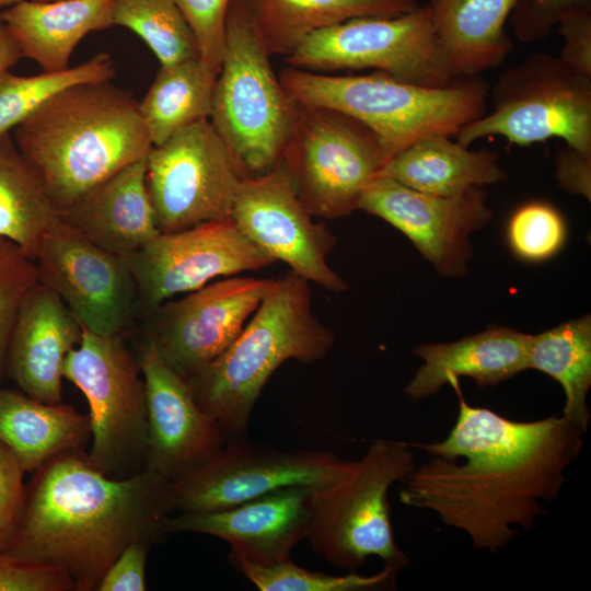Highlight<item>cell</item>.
<instances>
[{
  "instance_id": "obj_41",
  "label": "cell",
  "mask_w": 591,
  "mask_h": 591,
  "mask_svg": "<svg viewBox=\"0 0 591 591\" xmlns=\"http://www.w3.org/2000/svg\"><path fill=\"white\" fill-rule=\"evenodd\" d=\"M150 540L130 543L103 575L96 591H146V565Z\"/></svg>"
},
{
  "instance_id": "obj_11",
  "label": "cell",
  "mask_w": 591,
  "mask_h": 591,
  "mask_svg": "<svg viewBox=\"0 0 591 591\" xmlns=\"http://www.w3.org/2000/svg\"><path fill=\"white\" fill-rule=\"evenodd\" d=\"M285 58L298 69H374L424 86H445L455 79L427 3L393 18H356L316 31Z\"/></svg>"
},
{
  "instance_id": "obj_7",
  "label": "cell",
  "mask_w": 591,
  "mask_h": 591,
  "mask_svg": "<svg viewBox=\"0 0 591 591\" xmlns=\"http://www.w3.org/2000/svg\"><path fill=\"white\" fill-rule=\"evenodd\" d=\"M415 468L410 444L372 442L336 480L313 490L306 537L312 551L339 569L354 571L375 556L401 571L409 559L396 544L387 494Z\"/></svg>"
},
{
  "instance_id": "obj_45",
  "label": "cell",
  "mask_w": 591,
  "mask_h": 591,
  "mask_svg": "<svg viewBox=\"0 0 591 591\" xmlns=\"http://www.w3.org/2000/svg\"><path fill=\"white\" fill-rule=\"evenodd\" d=\"M19 1L21 0H0V9L11 7Z\"/></svg>"
},
{
  "instance_id": "obj_21",
  "label": "cell",
  "mask_w": 591,
  "mask_h": 591,
  "mask_svg": "<svg viewBox=\"0 0 591 591\" xmlns=\"http://www.w3.org/2000/svg\"><path fill=\"white\" fill-rule=\"evenodd\" d=\"M81 335V324L62 300L36 281L20 305L7 352V369L23 393L42 403H62L66 358Z\"/></svg>"
},
{
  "instance_id": "obj_1",
  "label": "cell",
  "mask_w": 591,
  "mask_h": 591,
  "mask_svg": "<svg viewBox=\"0 0 591 591\" xmlns=\"http://www.w3.org/2000/svg\"><path fill=\"white\" fill-rule=\"evenodd\" d=\"M460 408L445 439L417 447L430 459L404 482L399 501L429 510L464 532L479 551L498 552L557 499L566 470L583 448V432L566 417L515 421L470 406L454 384Z\"/></svg>"
},
{
  "instance_id": "obj_20",
  "label": "cell",
  "mask_w": 591,
  "mask_h": 591,
  "mask_svg": "<svg viewBox=\"0 0 591 591\" xmlns=\"http://www.w3.org/2000/svg\"><path fill=\"white\" fill-rule=\"evenodd\" d=\"M312 487H288L215 511L178 512L169 517L164 534L199 533L227 541L229 558L257 565L291 560L312 523Z\"/></svg>"
},
{
  "instance_id": "obj_18",
  "label": "cell",
  "mask_w": 591,
  "mask_h": 591,
  "mask_svg": "<svg viewBox=\"0 0 591 591\" xmlns=\"http://www.w3.org/2000/svg\"><path fill=\"white\" fill-rule=\"evenodd\" d=\"M358 209L403 232L445 277H459L467 271L473 252L470 234L493 217L483 187H471L454 196H437L386 176L371 181Z\"/></svg>"
},
{
  "instance_id": "obj_5",
  "label": "cell",
  "mask_w": 591,
  "mask_h": 591,
  "mask_svg": "<svg viewBox=\"0 0 591 591\" xmlns=\"http://www.w3.org/2000/svg\"><path fill=\"white\" fill-rule=\"evenodd\" d=\"M299 105L344 113L370 128L387 161L427 137L455 136L487 113L490 86L480 77H457L445 86H424L382 71L329 76L293 67L278 74Z\"/></svg>"
},
{
  "instance_id": "obj_39",
  "label": "cell",
  "mask_w": 591,
  "mask_h": 591,
  "mask_svg": "<svg viewBox=\"0 0 591 591\" xmlns=\"http://www.w3.org/2000/svg\"><path fill=\"white\" fill-rule=\"evenodd\" d=\"M24 468L0 442V552H4L19 524L26 494Z\"/></svg>"
},
{
  "instance_id": "obj_31",
  "label": "cell",
  "mask_w": 591,
  "mask_h": 591,
  "mask_svg": "<svg viewBox=\"0 0 591 591\" xmlns=\"http://www.w3.org/2000/svg\"><path fill=\"white\" fill-rule=\"evenodd\" d=\"M528 369L541 371L563 387V416L587 432L591 387V318L584 315L537 335H530Z\"/></svg>"
},
{
  "instance_id": "obj_2",
  "label": "cell",
  "mask_w": 591,
  "mask_h": 591,
  "mask_svg": "<svg viewBox=\"0 0 591 591\" xmlns=\"http://www.w3.org/2000/svg\"><path fill=\"white\" fill-rule=\"evenodd\" d=\"M169 484L146 468L124 478L106 476L83 449L58 454L26 485L19 524L3 553L62 570L76 591L97 590L130 543L164 535L172 513Z\"/></svg>"
},
{
  "instance_id": "obj_6",
  "label": "cell",
  "mask_w": 591,
  "mask_h": 591,
  "mask_svg": "<svg viewBox=\"0 0 591 591\" xmlns=\"http://www.w3.org/2000/svg\"><path fill=\"white\" fill-rule=\"evenodd\" d=\"M269 58L244 0H232L209 120L242 177L262 175L280 162L299 109Z\"/></svg>"
},
{
  "instance_id": "obj_43",
  "label": "cell",
  "mask_w": 591,
  "mask_h": 591,
  "mask_svg": "<svg viewBox=\"0 0 591 591\" xmlns=\"http://www.w3.org/2000/svg\"><path fill=\"white\" fill-rule=\"evenodd\" d=\"M555 164L559 186L571 194L581 195L590 200L591 157L565 146L557 151Z\"/></svg>"
},
{
  "instance_id": "obj_37",
  "label": "cell",
  "mask_w": 591,
  "mask_h": 591,
  "mask_svg": "<svg viewBox=\"0 0 591 591\" xmlns=\"http://www.w3.org/2000/svg\"><path fill=\"white\" fill-rule=\"evenodd\" d=\"M173 1L195 35L199 58L219 72L225 46L227 15L232 0Z\"/></svg>"
},
{
  "instance_id": "obj_38",
  "label": "cell",
  "mask_w": 591,
  "mask_h": 591,
  "mask_svg": "<svg viewBox=\"0 0 591 591\" xmlns=\"http://www.w3.org/2000/svg\"><path fill=\"white\" fill-rule=\"evenodd\" d=\"M591 11V0H520L510 15L521 43L545 39L567 15Z\"/></svg>"
},
{
  "instance_id": "obj_46",
  "label": "cell",
  "mask_w": 591,
  "mask_h": 591,
  "mask_svg": "<svg viewBox=\"0 0 591 591\" xmlns=\"http://www.w3.org/2000/svg\"><path fill=\"white\" fill-rule=\"evenodd\" d=\"M32 1H35V2H50V1H56V0H32Z\"/></svg>"
},
{
  "instance_id": "obj_4",
  "label": "cell",
  "mask_w": 591,
  "mask_h": 591,
  "mask_svg": "<svg viewBox=\"0 0 591 591\" xmlns=\"http://www.w3.org/2000/svg\"><path fill=\"white\" fill-rule=\"evenodd\" d=\"M334 343L332 329L313 314L309 281L290 270L276 279L230 347L186 380L227 442L245 439L254 406L273 373L288 360L317 362Z\"/></svg>"
},
{
  "instance_id": "obj_30",
  "label": "cell",
  "mask_w": 591,
  "mask_h": 591,
  "mask_svg": "<svg viewBox=\"0 0 591 591\" xmlns=\"http://www.w3.org/2000/svg\"><path fill=\"white\" fill-rule=\"evenodd\" d=\"M218 74L199 57L161 66L139 102L152 146L162 144L190 124L210 118Z\"/></svg>"
},
{
  "instance_id": "obj_10",
  "label": "cell",
  "mask_w": 591,
  "mask_h": 591,
  "mask_svg": "<svg viewBox=\"0 0 591 591\" xmlns=\"http://www.w3.org/2000/svg\"><path fill=\"white\" fill-rule=\"evenodd\" d=\"M280 161L306 210L337 219L358 209L387 159L375 134L359 120L331 108L299 105Z\"/></svg>"
},
{
  "instance_id": "obj_28",
  "label": "cell",
  "mask_w": 591,
  "mask_h": 591,
  "mask_svg": "<svg viewBox=\"0 0 591 591\" xmlns=\"http://www.w3.org/2000/svg\"><path fill=\"white\" fill-rule=\"evenodd\" d=\"M255 31L270 56L293 53L312 33L356 18H393L418 0H244Z\"/></svg>"
},
{
  "instance_id": "obj_8",
  "label": "cell",
  "mask_w": 591,
  "mask_h": 591,
  "mask_svg": "<svg viewBox=\"0 0 591 591\" xmlns=\"http://www.w3.org/2000/svg\"><path fill=\"white\" fill-rule=\"evenodd\" d=\"M490 94L493 111L454 136L464 147L491 136L518 146L559 138L591 157V76L559 56L530 55L501 72Z\"/></svg>"
},
{
  "instance_id": "obj_26",
  "label": "cell",
  "mask_w": 591,
  "mask_h": 591,
  "mask_svg": "<svg viewBox=\"0 0 591 591\" xmlns=\"http://www.w3.org/2000/svg\"><path fill=\"white\" fill-rule=\"evenodd\" d=\"M378 176L437 196H454L507 179L497 152L470 150L445 135L427 137L405 148L385 163Z\"/></svg>"
},
{
  "instance_id": "obj_17",
  "label": "cell",
  "mask_w": 591,
  "mask_h": 591,
  "mask_svg": "<svg viewBox=\"0 0 591 591\" xmlns=\"http://www.w3.org/2000/svg\"><path fill=\"white\" fill-rule=\"evenodd\" d=\"M312 217L281 161L262 175L243 177L231 211L239 230L274 262L329 291H345L346 282L327 264L336 237Z\"/></svg>"
},
{
  "instance_id": "obj_14",
  "label": "cell",
  "mask_w": 591,
  "mask_h": 591,
  "mask_svg": "<svg viewBox=\"0 0 591 591\" xmlns=\"http://www.w3.org/2000/svg\"><path fill=\"white\" fill-rule=\"evenodd\" d=\"M275 282L231 276L167 300L144 316L143 338L188 379L230 347Z\"/></svg>"
},
{
  "instance_id": "obj_27",
  "label": "cell",
  "mask_w": 591,
  "mask_h": 591,
  "mask_svg": "<svg viewBox=\"0 0 591 591\" xmlns=\"http://www.w3.org/2000/svg\"><path fill=\"white\" fill-rule=\"evenodd\" d=\"M90 436L89 415L62 403L46 404L0 387V442L25 473H34L58 454L82 449Z\"/></svg>"
},
{
  "instance_id": "obj_32",
  "label": "cell",
  "mask_w": 591,
  "mask_h": 591,
  "mask_svg": "<svg viewBox=\"0 0 591 591\" xmlns=\"http://www.w3.org/2000/svg\"><path fill=\"white\" fill-rule=\"evenodd\" d=\"M115 76L111 56L100 53L90 60L59 72L22 77L0 73V137L22 123L47 99L80 83L111 81Z\"/></svg>"
},
{
  "instance_id": "obj_22",
  "label": "cell",
  "mask_w": 591,
  "mask_h": 591,
  "mask_svg": "<svg viewBox=\"0 0 591 591\" xmlns=\"http://www.w3.org/2000/svg\"><path fill=\"white\" fill-rule=\"evenodd\" d=\"M147 157L83 195L59 219L99 247L129 256L160 234L146 185Z\"/></svg>"
},
{
  "instance_id": "obj_23",
  "label": "cell",
  "mask_w": 591,
  "mask_h": 591,
  "mask_svg": "<svg viewBox=\"0 0 591 591\" xmlns=\"http://www.w3.org/2000/svg\"><path fill=\"white\" fill-rule=\"evenodd\" d=\"M530 335L491 325L484 332L445 344H421L414 354L424 360L404 389L419 399L436 394L450 380L473 379L479 386L497 385L528 369Z\"/></svg>"
},
{
  "instance_id": "obj_34",
  "label": "cell",
  "mask_w": 591,
  "mask_h": 591,
  "mask_svg": "<svg viewBox=\"0 0 591 591\" xmlns=\"http://www.w3.org/2000/svg\"><path fill=\"white\" fill-rule=\"evenodd\" d=\"M233 567L260 591H362L392 586L398 571L390 566L378 573L362 576L349 572L332 576L311 571L287 560L274 565H257L229 558Z\"/></svg>"
},
{
  "instance_id": "obj_36",
  "label": "cell",
  "mask_w": 591,
  "mask_h": 591,
  "mask_svg": "<svg viewBox=\"0 0 591 591\" xmlns=\"http://www.w3.org/2000/svg\"><path fill=\"white\" fill-rule=\"evenodd\" d=\"M36 281L35 260L14 242L0 237V379L7 369L9 339L20 305Z\"/></svg>"
},
{
  "instance_id": "obj_42",
  "label": "cell",
  "mask_w": 591,
  "mask_h": 591,
  "mask_svg": "<svg viewBox=\"0 0 591 591\" xmlns=\"http://www.w3.org/2000/svg\"><path fill=\"white\" fill-rule=\"evenodd\" d=\"M556 27L564 38L559 58L575 70L591 76V11L569 14Z\"/></svg>"
},
{
  "instance_id": "obj_13",
  "label": "cell",
  "mask_w": 591,
  "mask_h": 591,
  "mask_svg": "<svg viewBox=\"0 0 591 591\" xmlns=\"http://www.w3.org/2000/svg\"><path fill=\"white\" fill-rule=\"evenodd\" d=\"M349 464L332 452L283 451L247 438L229 441L207 462L169 484L172 512L225 509L288 487L321 488Z\"/></svg>"
},
{
  "instance_id": "obj_16",
  "label": "cell",
  "mask_w": 591,
  "mask_h": 591,
  "mask_svg": "<svg viewBox=\"0 0 591 591\" xmlns=\"http://www.w3.org/2000/svg\"><path fill=\"white\" fill-rule=\"evenodd\" d=\"M126 257L138 287V312L143 316L172 297L200 289L215 278L275 263L231 218L160 233Z\"/></svg>"
},
{
  "instance_id": "obj_35",
  "label": "cell",
  "mask_w": 591,
  "mask_h": 591,
  "mask_svg": "<svg viewBox=\"0 0 591 591\" xmlns=\"http://www.w3.org/2000/svg\"><path fill=\"white\" fill-rule=\"evenodd\" d=\"M566 235L560 213L545 202H530L519 208L509 221L508 237L513 251L528 260L554 255Z\"/></svg>"
},
{
  "instance_id": "obj_29",
  "label": "cell",
  "mask_w": 591,
  "mask_h": 591,
  "mask_svg": "<svg viewBox=\"0 0 591 591\" xmlns=\"http://www.w3.org/2000/svg\"><path fill=\"white\" fill-rule=\"evenodd\" d=\"M45 186L10 134L0 137V237L14 242L30 258L58 221Z\"/></svg>"
},
{
  "instance_id": "obj_33",
  "label": "cell",
  "mask_w": 591,
  "mask_h": 591,
  "mask_svg": "<svg viewBox=\"0 0 591 591\" xmlns=\"http://www.w3.org/2000/svg\"><path fill=\"white\" fill-rule=\"evenodd\" d=\"M113 24L139 35L161 66L199 57L195 35L173 0H115Z\"/></svg>"
},
{
  "instance_id": "obj_19",
  "label": "cell",
  "mask_w": 591,
  "mask_h": 591,
  "mask_svg": "<svg viewBox=\"0 0 591 591\" xmlns=\"http://www.w3.org/2000/svg\"><path fill=\"white\" fill-rule=\"evenodd\" d=\"M137 360L146 385L148 451L144 468L173 483L227 443L219 422L195 401L187 380L143 338Z\"/></svg>"
},
{
  "instance_id": "obj_40",
  "label": "cell",
  "mask_w": 591,
  "mask_h": 591,
  "mask_svg": "<svg viewBox=\"0 0 591 591\" xmlns=\"http://www.w3.org/2000/svg\"><path fill=\"white\" fill-rule=\"evenodd\" d=\"M76 591L62 570L16 560L0 552V591Z\"/></svg>"
},
{
  "instance_id": "obj_3",
  "label": "cell",
  "mask_w": 591,
  "mask_h": 591,
  "mask_svg": "<svg viewBox=\"0 0 591 591\" xmlns=\"http://www.w3.org/2000/svg\"><path fill=\"white\" fill-rule=\"evenodd\" d=\"M14 141L59 213L152 148L139 102L111 81L54 94L14 128Z\"/></svg>"
},
{
  "instance_id": "obj_44",
  "label": "cell",
  "mask_w": 591,
  "mask_h": 591,
  "mask_svg": "<svg viewBox=\"0 0 591 591\" xmlns=\"http://www.w3.org/2000/svg\"><path fill=\"white\" fill-rule=\"evenodd\" d=\"M21 58L23 55L18 43L0 20V73L8 71Z\"/></svg>"
},
{
  "instance_id": "obj_25",
  "label": "cell",
  "mask_w": 591,
  "mask_h": 591,
  "mask_svg": "<svg viewBox=\"0 0 591 591\" xmlns=\"http://www.w3.org/2000/svg\"><path fill=\"white\" fill-rule=\"evenodd\" d=\"M520 0H430L433 32L452 74L479 77L513 49L505 24Z\"/></svg>"
},
{
  "instance_id": "obj_15",
  "label": "cell",
  "mask_w": 591,
  "mask_h": 591,
  "mask_svg": "<svg viewBox=\"0 0 591 591\" xmlns=\"http://www.w3.org/2000/svg\"><path fill=\"white\" fill-rule=\"evenodd\" d=\"M35 264L37 281L90 332L123 334L138 312V287L127 257L99 247L60 219L44 236Z\"/></svg>"
},
{
  "instance_id": "obj_9",
  "label": "cell",
  "mask_w": 591,
  "mask_h": 591,
  "mask_svg": "<svg viewBox=\"0 0 591 591\" xmlns=\"http://www.w3.org/2000/svg\"><path fill=\"white\" fill-rule=\"evenodd\" d=\"M63 378L86 397L92 445L89 463L106 476L124 478L144 470L148 451L146 385L139 362L121 334L82 327L67 356Z\"/></svg>"
},
{
  "instance_id": "obj_24",
  "label": "cell",
  "mask_w": 591,
  "mask_h": 591,
  "mask_svg": "<svg viewBox=\"0 0 591 591\" xmlns=\"http://www.w3.org/2000/svg\"><path fill=\"white\" fill-rule=\"evenodd\" d=\"M115 0H21L0 11V20L18 43L23 57L45 72L69 68L78 43L89 33L113 24Z\"/></svg>"
},
{
  "instance_id": "obj_12",
  "label": "cell",
  "mask_w": 591,
  "mask_h": 591,
  "mask_svg": "<svg viewBox=\"0 0 591 591\" xmlns=\"http://www.w3.org/2000/svg\"><path fill=\"white\" fill-rule=\"evenodd\" d=\"M242 175L211 121L190 124L147 155L146 185L160 233L231 218Z\"/></svg>"
}]
</instances>
